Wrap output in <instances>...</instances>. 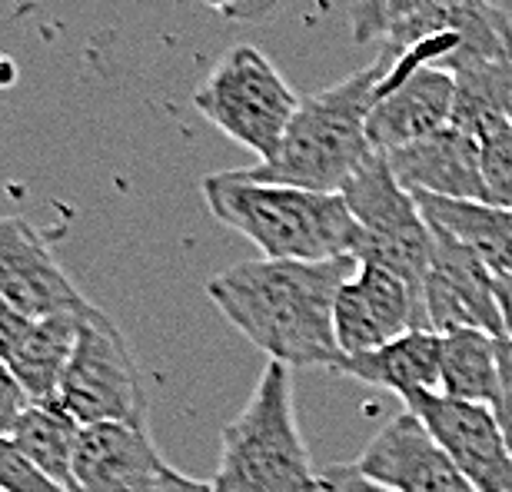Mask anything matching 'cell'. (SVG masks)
I'll use <instances>...</instances> for the list:
<instances>
[{
	"label": "cell",
	"mask_w": 512,
	"mask_h": 492,
	"mask_svg": "<svg viewBox=\"0 0 512 492\" xmlns=\"http://www.w3.org/2000/svg\"><path fill=\"white\" fill-rule=\"evenodd\" d=\"M356 256L340 260H243L207 283L213 306L233 330L290 369H336V296L353 273Z\"/></svg>",
	"instance_id": "6da1fadb"
},
{
	"label": "cell",
	"mask_w": 512,
	"mask_h": 492,
	"mask_svg": "<svg viewBox=\"0 0 512 492\" xmlns=\"http://www.w3.org/2000/svg\"><path fill=\"white\" fill-rule=\"evenodd\" d=\"M393 64L396 47L383 44L373 64L306 97L280 153L270 163H256L243 173L260 183L340 193L353 180V173L376 153L366 133V120Z\"/></svg>",
	"instance_id": "7a4b0ae2"
},
{
	"label": "cell",
	"mask_w": 512,
	"mask_h": 492,
	"mask_svg": "<svg viewBox=\"0 0 512 492\" xmlns=\"http://www.w3.org/2000/svg\"><path fill=\"white\" fill-rule=\"evenodd\" d=\"M200 190L213 217L247 237L263 260L320 263L360 250V227L340 193L260 183L243 170L213 173Z\"/></svg>",
	"instance_id": "3957f363"
},
{
	"label": "cell",
	"mask_w": 512,
	"mask_h": 492,
	"mask_svg": "<svg viewBox=\"0 0 512 492\" xmlns=\"http://www.w3.org/2000/svg\"><path fill=\"white\" fill-rule=\"evenodd\" d=\"M213 492H320V473L300 436L290 366L266 363L247 406L223 426Z\"/></svg>",
	"instance_id": "277c9868"
},
{
	"label": "cell",
	"mask_w": 512,
	"mask_h": 492,
	"mask_svg": "<svg viewBox=\"0 0 512 492\" xmlns=\"http://www.w3.org/2000/svg\"><path fill=\"white\" fill-rule=\"evenodd\" d=\"M303 100L270 57L250 44L230 47L193 94V107L260 163L280 153Z\"/></svg>",
	"instance_id": "5b68a950"
},
{
	"label": "cell",
	"mask_w": 512,
	"mask_h": 492,
	"mask_svg": "<svg viewBox=\"0 0 512 492\" xmlns=\"http://www.w3.org/2000/svg\"><path fill=\"white\" fill-rule=\"evenodd\" d=\"M360 227L356 260L396 273L419 300L433 266V230L416 197L393 177L383 153H373L340 190Z\"/></svg>",
	"instance_id": "8992f818"
},
{
	"label": "cell",
	"mask_w": 512,
	"mask_h": 492,
	"mask_svg": "<svg viewBox=\"0 0 512 492\" xmlns=\"http://www.w3.org/2000/svg\"><path fill=\"white\" fill-rule=\"evenodd\" d=\"M57 403L80 426L124 423L147 429V389L124 333L104 310L90 306L80 316V333Z\"/></svg>",
	"instance_id": "52a82bcc"
},
{
	"label": "cell",
	"mask_w": 512,
	"mask_h": 492,
	"mask_svg": "<svg viewBox=\"0 0 512 492\" xmlns=\"http://www.w3.org/2000/svg\"><path fill=\"white\" fill-rule=\"evenodd\" d=\"M456 77L419 64L413 50H396V64L386 74L380 97L366 120L376 153L403 150L453 123Z\"/></svg>",
	"instance_id": "ba28073f"
},
{
	"label": "cell",
	"mask_w": 512,
	"mask_h": 492,
	"mask_svg": "<svg viewBox=\"0 0 512 492\" xmlns=\"http://www.w3.org/2000/svg\"><path fill=\"white\" fill-rule=\"evenodd\" d=\"M406 409L423 419L476 492H512V439L493 409L443 393L409 399Z\"/></svg>",
	"instance_id": "9c48e42d"
},
{
	"label": "cell",
	"mask_w": 512,
	"mask_h": 492,
	"mask_svg": "<svg viewBox=\"0 0 512 492\" xmlns=\"http://www.w3.org/2000/svg\"><path fill=\"white\" fill-rule=\"evenodd\" d=\"M429 230H433V266L423 286L429 333L446 336L456 330H486L506 336L493 270L466 243L436 227Z\"/></svg>",
	"instance_id": "30bf717a"
},
{
	"label": "cell",
	"mask_w": 512,
	"mask_h": 492,
	"mask_svg": "<svg viewBox=\"0 0 512 492\" xmlns=\"http://www.w3.org/2000/svg\"><path fill=\"white\" fill-rule=\"evenodd\" d=\"M413 330L429 333L423 300L396 273L360 263L336 296V340L343 356L380 350Z\"/></svg>",
	"instance_id": "8fae6325"
},
{
	"label": "cell",
	"mask_w": 512,
	"mask_h": 492,
	"mask_svg": "<svg viewBox=\"0 0 512 492\" xmlns=\"http://www.w3.org/2000/svg\"><path fill=\"white\" fill-rule=\"evenodd\" d=\"M0 296L27 320L94 306L24 217H0Z\"/></svg>",
	"instance_id": "7c38bea8"
},
{
	"label": "cell",
	"mask_w": 512,
	"mask_h": 492,
	"mask_svg": "<svg viewBox=\"0 0 512 492\" xmlns=\"http://www.w3.org/2000/svg\"><path fill=\"white\" fill-rule=\"evenodd\" d=\"M389 492H476L416 413H399L353 463Z\"/></svg>",
	"instance_id": "4fadbf2b"
},
{
	"label": "cell",
	"mask_w": 512,
	"mask_h": 492,
	"mask_svg": "<svg viewBox=\"0 0 512 492\" xmlns=\"http://www.w3.org/2000/svg\"><path fill=\"white\" fill-rule=\"evenodd\" d=\"M170 469L147 429L84 426L74 449V492H153Z\"/></svg>",
	"instance_id": "5bb4252c"
},
{
	"label": "cell",
	"mask_w": 512,
	"mask_h": 492,
	"mask_svg": "<svg viewBox=\"0 0 512 492\" xmlns=\"http://www.w3.org/2000/svg\"><path fill=\"white\" fill-rule=\"evenodd\" d=\"M393 177L409 193H433L443 200L486 203L483 157L479 140L459 127H443L426 140L409 143L403 150L383 153Z\"/></svg>",
	"instance_id": "9a60e30c"
},
{
	"label": "cell",
	"mask_w": 512,
	"mask_h": 492,
	"mask_svg": "<svg viewBox=\"0 0 512 492\" xmlns=\"http://www.w3.org/2000/svg\"><path fill=\"white\" fill-rule=\"evenodd\" d=\"M333 373L353 376L370 386H383L403 403L416 396L443 393V340L436 333L413 330L380 346V350L343 356Z\"/></svg>",
	"instance_id": "2e32d148"
},
{
	"label": "cell",
	"mask_w": 512,
	"mask_h": 492,
	"mask_svg": "<svg viewBox=\"0 0 512 492\" xmlns=\"http://www.w3.org/2000/svg\"><path fill=\"white\" fill-rule=\"evenodd\" d=\"M84 313H57L44 316V320H30L24 336L17 340L7 369L24 386L30 403H57L60 379H64L70 356H74Z\"/></svg>",
	"instance_id": "e0dca14e"
},
{
	"label": "cell",
	"mask_w": 512,
	"mask_h": 492,
	"mask_svg": "<svg viewBox=\"0 0 512 492\" xmlns=\"http://www.w3.org/2000/svg\"><path fill=\"white\" fill-rule=\"evenodd\" d=\"M473 0H353V40H380L386 47L409 50L419 40L446 34L456 14Z\"/></svg>",
	"instance_id": "ac0fdd59"
},
{
	"label": "cell",
	"mask_w": 512,
	"mask_h": 492,
	"mask_svg": "<svg viewBox=\"0 0 512 492\" xmlns=\"http://www.w3.org/2000/svg\"><path fill=\"white\" fill-rule=\"evenodd\" d=\"M413 197L429 227L466 243L493 276L512 273V210L473 200H443L433 193H413Z\"/></svg>",
	"instance_id": "d6986e66"
},
{
	"label": "cell",
	"mask_w": 512,
	"mask_h": 492,
	"mask_svg": "<svg viewBox=\"0 0 512 492\" xmlns=\"http://www.w3.org/2000/svg\"><path fill=\"white\" fill-rule=\"evenodd\" d=\"M80 426L60 403H30L10 439L17 449L64 492H74V449Z\"/></svg>",
	"instance_id": "ffe728a7"
},
{
	"label": "cell",
	"mask_w": 512,
	"mask_h": 492,
	"mask_svg": "<svg viewBox=\"0 0 512 492\" xmlns=\"http://www.w3.org/2000/svg\"><path fill=\"white\" fill-rule=\"evenodd\" d=\"M439 340H443V396L499 413V336L486 330H456Z\"/></svg>",
	"instance_id": "44dd1931"
},
{
	"label": "cell",
	"mask_w": 512,
	"mask_h": 492,
	"mask_svg": "<svg viewBox=\"0 0 512 492\" xmlns=\"http://www.w3.org/2000/svg\"><path fill=\"white\" fill-rule=\"evenodd\" d=\"M453 127L479 137L489 123L506 120L512 107V64H479L459 70Z\"/></svg>",
	"instance_id": "7402d4cb"
},
{
	"label": "cell",
	"mask_w": 512,
	"mask_h": 492,
	"mask_svg": "<svg viewBox=\"0 0 512 492\" xmlns=\"http://www.w3.org/2000/svg\"><path fill=\"white\" fill-rule=\"evenodd\" d=\"M0 492H64L20 453L10 436H0Z\"/></svg>",
	"instance_id": "603a6c76"
},
{
	"label": "cell",
	"mask_w": 512,
	"mask_h": 492,
	"mask_svg": "<svg viewBox=\"0 0 512 492\" xmlns=\"http://www.w3.org/2000/svg\"><path fill=\"white\" fill-rule=\"evenodd\" d=\"M27 406H30V396L24 393V386L14 379V373L7 369V363L0 360V436L14 433L17 419L24 416Z\"/></svg>",
	"instance_id": "cb8c5ba5"
},
{
	"label": "cell",
	"mask_w": 512,
	"mask_h": 492,
	"mask_svg": "<svg viewBox=\"0 0 512 492\" xmlns=\"http://www.w3.org/2000/svg\"><path fill=\"white\" fill-rule=\"evenodd\" d=\"M496 363H499V423L512 439V336L496 340Z\"/></svg>",
	"instance_id": "d4e9b609"
},
{
	"label": "cell",
	"mask_w": 512,
	"mask_h": 492,
	"mask_svg": "<svg viewBox=\"0 0 512 492\" xmlns=\"http://www.w3.org/2000/svg\"><path fill=\"white\" fill-rule=\"evenodd\" d=\"M320 492H389L373 479H366L353 463L350 466H333L320 473Z\"/></svg>",
	"instance_id": "484cf974"
},
{
	"label": "cell",
	"mask_w": 512,
	"mask_h": 492,
	"mask_svg": "<svg viewBox=\"0 0 512 492\" xmlns=\"http://www.w3.org/2000/svg\"><path fill=\"white\" fill-rule=\"evenodd\" d=\"M30 326L27 316H20L14 306L4 303V296H0V360H10V353H14L17 340L24 336V330Z\"/></svg>",
	"instance_id": "4316f807"
},
{
	"label": "cell",
	"mask_w": 512,
	"mask_h": 492,
	"mask_svg": "<svg viewBox=\"0 0 512 492\" xmlns=\"http://www.w3.org/2000/svg\"><path fill=\"white\" fill-rule=\"evenodd\" d=\"M153 492H213V486L200 483V479L183 476V473H177V469H170V473L160 479V486Z\"/></svg>",
	"instance_id": "83f0119b"
},
{
	"label": "cell",
	"mask_w": 512,
	"mask_h": 492,
	"mask_svg": "<svg viewBox=\"0 0 512 492\" xmlns=\"http://www.w3.org/2000/svg\"><path fill=\"white\" fill-rule=\"evenodd\" d=\"M496 303L499 313H503V330L506 336H512V273L496 276Z\"/></svg>",
	"instance_id": "f1b7e54d"
},
{
	"label": "cell",
	"mask_w": 512,
	"mask_h": 492,
	"mask_svg": "<svg viewBox=\"0 0 512 492\" xmlns=\"http://www.w3.org/2000/svg\"><path fill=\"white\" fill-rule=\"evenodd\" d=\"M207 4L213 7V10H223V14H230L233 7H240L243 0H207Z\"/></svg>",
	"instance_id": "f546056e"
},
{
	"label": "cell",
	"mask_w": 512,
	"mask_h": 492,
	"mask_svg": "<svg viewBox=\"0 0 512 492\" xmlns=\"http://www.w3.org/2000/svg\"><path fill=\"white\" fill-rule=\"evenodd\" d=\"M509 120H512V107H509Z\"/></svg>",
	"instance_id": "4dcf8cb0"
}]
</instances>
